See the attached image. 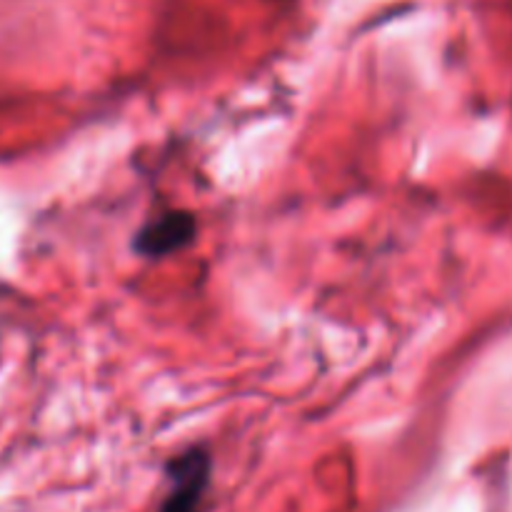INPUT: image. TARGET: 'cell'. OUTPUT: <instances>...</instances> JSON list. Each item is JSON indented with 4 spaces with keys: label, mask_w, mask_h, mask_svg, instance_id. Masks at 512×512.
<instances>
[{
    "label": "cell",
    "mask_w": 512,
    "mask_h": 512,
    "mask_svg": "<svg viewBox=\"0 0 512 512\" xmlns=\"http://www.w3.org/2000/svg\"><path fill=\"white\" fill-rule=\"evenodd\" d=\"M195 230H198V223L193 215L170 210L140 228V233L135 235V250L145 258H165V255L188 248L195 240Z\"/></svg>",
    "instance_id": "2"
},
{
    "label": "cell",
    "mask_w": 512,
    "mask_h": 512,
    "mask_svg": "<svg viewBox=\"0 0 512 512\" xmlns=\"http://www.w3.org/2000/svg\"><path fill=\"white\" fill-rule=\"evenodd\" d=\"M210 455L205 450H188L175 458L168 470V493L158 512H198L210 485Z\"/></svg>",
    "instance_id": "1"
}]
</instances>
